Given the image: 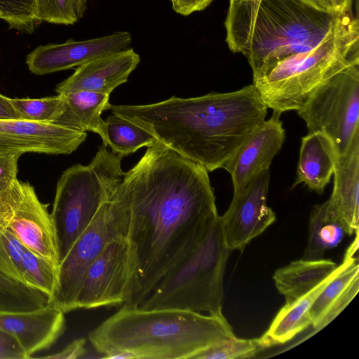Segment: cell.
I'll return each mask as SVG.
<instances>
[{
  "label": "cell",
  "instance_id": "35",
  "mask_svg": "<svg viewBox=\"0 0 359 359\" xmlns=\"http://www.w3.org/2000/svg\"><path fill=\"white\" fill-rule=\"evenodd\" d=\"M214 0H170L172 9L178 14L187 16L205 9Z\"/></svg>",
  "mask_w": 359,
  "mask_h": 359
},
{
  "label": "cell",
  "instance_id": "32",
  "mask_svg": "<svg viewBox=\"0 0 359 359\" xmlns=\"http://www.w3.org/2000/svg\"><path fill=\"white\" fill-rule=\"evenodd\" d=\"M28 356L18 340L0 329V359H26Z\"/></svg>",
  "mask_w": 359,
  "mask_h": 359
},
{
  "label": "cell",
  "instance_id": "7",
  "mask_svg": "<svg viewBox=\"0 0 359 359\" xmlns=\"http://www.w3.org/2000/svg\"><path fill=\"white\" fill-rule=\"evenodd\" d=\"M124 175L121 158L103 144L90 163L75 164L63 172L50 214L60 262L112 196Z\"/></svg>",
  "mask_w": 359,
  "mask_h": 359
},
{
  "label": "cell",
  "instance_id": "11",
  "mask_svg": "<svg viewBox=\"0 0 359 359\" xmlns=\"http://www.w3.org/2000/svg\"><path fill=\"white\" fill-rule=\"evenodd\" d=\"M129 278L127 238L107 245L86 271L80 284L74 310L102 306H122L126 299Z\"/></svg>",
  "mask_w": 359,
  "mask_h": 359
},
{
  "label": "cell",
  "instance_id": "14",
  "mask_svg": "<svg viewBox=\"0 0 359 359\" xmlns=\"http://www.w3.org/2000/svg\"><path fill=\"white\" fill-rule=\"evenodd\" d=\"M132 42L130 32H115L104 36L62 43L39 46L27 57L26 63L31 72L47 74L79 67L97 57L128 48Z\"/></svg>",
  "mask_w": 359,
  "mask_h": 359
},
{
  "label": "cell",
  "instance_id": "40",
  "mask_svg": "<svg viewBox=\"0 0 359 359\" xmlns=\"http://www.w3.org/2000/svg\"><path fill=\"white\" fill-rule=\"evenodd\" d=\"M102 358L109 359H131L136 358V356L128 351H114L102 355Z\"/></svg>",
  "mask_w": 359,
  "mask_h": 359
},
{
  "label": "cell",
  "instance_id": "16",
  "mask_svg": "<svg viewBox=\"0 0 359 359\" xmlns=\"http://www.w3.org/2000/svg\"><path fill=\"white\" fill-rule=\"evenodd\" d=\"M140 61V55L133 48L97 57L79 66L57 86L55 91L59 95L77 90L110 95L116 87L128 81Z\"/></svg>",
  "mask_w": 359,
  "mask_h": 359
},
{
  "label": "cell",
  "instance_id": "26",
  "mask_svg": "<svg viewBox=\"0 0 359 359\" xmlns=\"http://www.w3.org/2000/svg\"><path fill=\"white\" fill-rule=\"evenodd\" d=\"M59 267L25 248L22 274L25 284L53 297L57 284Z\"/></svg>",
  "mask_w": 359,
  "mask_h": 359
},
{
  "label": "cell",
  "instance_id": "6",
  "mask_svg": "<svg viewBox=\"0 0 359 359\" xmlns=\"http://www.w3.org/2000/svg\"><path fill=\"white\" fill-rule=\"evenodd\" d=\"M231 252L225 243L217 215L197 243L165 273L138 307L223 314V280Z\"/></svg>",
  "mask_w": 359,
  "mask_h": 359
},
{
  "label": "cell",
  "instance_id": "27",
  "mask_svg": "<svg viewBox=\"0 0 359 359\" xmlns=\"http://www.w3.org/2000/svg\"><path fill=\"white\" fill-rule=\"evenodd\" d=\"M87 3L88 0H35V18L37 21L73 25L83 16Z\"/></svg>",
  "mask_w": 359,
  "mask_h": 359
},
{
  "label": "cell",
  "instance_id": "23",
  "mask_svg": "<svg viewBox=\"0 0 359 359\" xmlns=\"http://www.w3.org/2000/svg\"><path fill=\"white\" fill-rule=\"evenodd\" d=\"M338 270L339 266L330 276L309 292L292 302L285 304L267 331L260 337L266 348L289 341L311 325V308L318 295Z\"/></svg>",
  "mask_w": 359,
  "mask_h": 359
},
{
  "label": "cell",
  "instance_id": "17",
  "mask_svg": "<svg viewBox=\"0 0 359 359\" xmlns=\"http://www.w3.org/2000/svg\"><path fill=\"white\" fill-rule=\"evenodd\" d=\"M0 329L13 334L28 358L52 346L65 329V312L52 301L29 312H0Z\"/></svg>",
  "mask_w": 359,
  "mask_h": 359
},
{
  "label": "cell",
  "instance_id": "30",
  "mask_svg": "<svg viewBox=\"0 0 359 359\" xmlns=\"http://www.w3.org/2000/svg\"><path fill=\"white\" fill-rule=\"evenodd\" d=\"M0 18L12 29L32 33L37 22L35 0H0Z\"/></svg>",
  "mask_w": 359,
  "mask_h": 359
},
{
  "label": "cell",
  "instance_id": "9",
  "mask_svg": "<svg viewBox=\"0 0 359 359\" xmlns=\"http://www.w3.org/2000/svg\"><path fill=\"white\" fill-rule=\"evenodd\" d=\"M297 112L309 133L326 135L344 155L359 137V64L320 86Z\"/></svg>",
  "mask_w": 359,
  "mask_h": 359
},
{
  "label": "cell",
  "instance_id": "20",
  "mask_svg": "<svg viewBox=\"0 0 359 359\" xmlns=\"http://www.w3.org/2000/svg\"><path fill=\"white\" fill-rule=\"evenodd\" d=\"M64 109L53 123L81 132L97 134L103 145L108 146L107 123L102 113L110 108V95L88 90H77L62 94Z\"/></svg>",
  "mask_w": 359,
  "mask_h": 359
},
{
  "label": "cell",
  "instance_id": "5",
  "mask_svg": "<svg viewBox=\"0 0 359 359\" xmlns=\"http://www.w3.org/2000/svg\"><path fill=\"white\" fill-rule=\"evenodd\" d=\"M359 64V22L353 11L339 14L325 38L311 50L279 62L253 85L273 111H298L323 83Z\"/></svg>",
  "mask_w": 359,
  "mask_h": 359
},
{
  "label": "cell",
  "instance_id": "39",
  "mask_svg": "<svg viewBox=\"0 0 359 359\" xmlns=\"http://www.w3.org/2000/svg\"><path fill=\"white\" fill-rule=\"evenodd\" d=\"M334 12L338 14H343L353 11L352 0H332Z\"/></svg>",
  "mask_w": 359,
  "mask_h": 359
},
{
  "label": "cell",
  "instance_id": "10",
  "mask_svg": "<svg viewBox=\"0 0 359 359\" xmlns=\"http://www.w3.org/2000/svg\"><path fill=\"white\" fill-rule=\"evenodd\" d=\"M0 225L7 227L29 250L60 266L57 240L48 205L34 188L17 179L0 205Z\"/></svg>",
  "mask_w": 359,
  "mask_h": 359
},
{
  "label": "cell",
  "instance_id": "1",
  "mask_svg": "<svg viewBox=\"0 0 359 359\" xmlns=\"http://www.w3.org/2000/svg\"><path fill=\"white\" fill-rule=\"evenodd\" d=\"M128 202L126 302L138 306L218 215L208 171L156 140L119 184Z\"/></svg>",
  "mask_w": 359,
  "mask_h": 359
},
{
  "label": "cell",
  "instance_id": "3",
  "mask_svg": "<svg viewBox=\"0 0 359 359\" xmlns=\"http://www.w3.org/2000/svg\"><path fill=\"white\" fill-rule=\"evenodd\" d=\"M234 336L223 314L122 306L91 331L88 339L103 355L128 351L138 359H193L201 351Z\"/></svg>",
  "mask_w": 359,
  "mask_h": 359
},
{
  "label": "cell",
  "instance_id": "29",
  "mask_svg": "<svg viewBox=\"0 0 359 359\" xmlns=\"http://www.w3.org/2000/svg\"><path fill=\"white\" fill-rule=\"evenodd\" d=\"M265 348L260 338L244 339L234 336L201 351L193 359L250 358Z\"/></svg>",
  "mask_w": 359,
  "mask_h": 359
},
{
  "label": "cell",
  "instance_id": "24",
  "mask_svg": "<svg viewBox=\"0 0 359 359\" xmlns=\"http://www.w3.org/2000/svg\"><path fill=\"white\" fill-rule=\"evenodd\" d=\"M346 234L343 224L329 199L313 206L309 217L308 242L302 259H322L337 247Z\"/></svg>",
  "mask_w": 359,
  "mask_h": 359
},
{
  "label": "cell",
  "instance_id": "38",
  "mask_svg": "<svg viewBox=\"0 0 359 359\" xmlns=\"http://www.w3.org/2000/svg\"><path fill=\"white\" fill-rule=\"evenodd\" d=\"M305 4L326 13H336L333 8L332 0H299Z\"/></svg>",
  "mask_w": 359,
  "mask_h": 359
},
{
  "label": "cell",
  "instance_id": "31",
  "mask_svg": "<svg viewBox=\"0 0 359 359\" xmlns=\"http://www.w3.org/2000/svg\"><path fill=\"white\" fill-rule=\"evenodd\" d=\"M21 155L0 152V205L18 179V163Z\"/></svg>",
  "mask_w": 359,
  "mask_h": 359
},
{
  "label": "cell",
  "instance_id": "28",
  "mask_svg": "<svg viewBox=\"0 0 359 359\" xmlns=\"http://www.w3.org/2000/svg\"><path fill=\"white\" fill-rule=\"evenodd\" d=\"M10 101L21 118L42 123H52L64 109L62 95L38 99L11 98Z\"/></svg>",
  "mask_w": 359,
  "mask_h": 359
},
{
  "label": "cell",
  "instance_id": "22",
  "mask_svg": "<svg viewBox=\"0 0 359 359\" xmlns=\"http://www.w3.org/2000/svg\"><path fill=\"white\" fill-rule=\"evenodd\" d=\"M338 265L330 259H302L277 269L273 279L285 303L292 302L309 292L330 276Z\"/></svg>",
  "mask_w": 359,
  "mask_h": 359
},
{
  "label": "cell",
  "instance_id": "2",
  "mask_svg": "<svg viewBox=\"0 0 359 359\" xmlns=\"http://www.w3.org/2000/svg\"><path fill=\"white\" fill-rule=\"evenodd\" d=\"M267 109L253 84L233 92L109 108L208 172L223 168L265 120Z\"/></svg>",
  "mask_w": 359,
  "mask_h": 359
},
{
  "label": "cell",
  "instance_id": "12",
  "mask_svg": "<svg viewBox=\"0 0 359 359\" xmlns=\"http://www.w3.org/2000/svg\"><path fill=\"white\" fill-rule=\"evenodd\" d=\"M269 180V170L258 174L233 192L228 209L220 216L225 243L231 251H243L276 221L275 212L267 205Z\"/></svg>",
  "mask_w": 359,
  "mask_h": 359
},
{
  "label": "cell",
  "instance_id": "36",
  "mask_svg": "<svg viewBox=\"0 0 359 359\" xmlns=\"http://www.w3.org/2000/svg\"><path fill=\"white\" fill-rule=\"evenodd\" d=\"M86 341L83 338L77 339L69 344L61 351L52 355L42 356L46 358L72 359L81 358L86 352Z\"/></svg>",
  "mask_w": 359,
  "mask_h": 359
},
{
  "label": "cell",
  "instance_id": "4",
  "mask_svg": "<svg viewBox=\"0 0 359 359\" xmlns=\"http://www.w3.org/2000/svg\"><path fill=\"white\" fill-rule=\"evenodd\" d=\"M339 15L318 11L299 0L229 2L224 21L226 42L232 53L245 56L254 79L285 58L314 48Z\"/></svg>",
  "mask_w": 359,
  "mask_h": 359
},
{
  "label": "cell",
  "instance_id": "34",
  "mask_svg": "<svg viewBox=\"0 0 359 359\" xmlns=\"http://www.w3.org/2000/svg\"><path fill=\"white\" fill-rule=\"evenodd\" d=\"M359 289V278L351 284L348 290L329 309L322 319L318 330L323 329L333 320L351 302L357 294Z\"/></svg>",
  "mask_w": 359,
  "mask_h": 359
},
{
  "label": "cell",
  "instance_id": "18",
  "mask_svg": "<svg viewBox=\"0 0 359 359\" xmlns=\"http://www.w3.org/2000/svg\"><path fill=\"white\" fill-rule=\"evenodd\" d=\"M333 175L329 201L346 234L351 236L359 226V137L344 155L337 156Z\"/></svg>",
  "mask_w": 359,
  "mask_h": 359
},
{
  "label": "cell",
  "instance_id": "41",
  "mask_svg": "<svg viewBox=\"0 0 359 359\" xmlns=\"http://www.w3.org/2000/svg\"><path fill=\"white\" fill-rule=\"evenodd\" d=\"M261 1L262 0H229V2H243V3H250V4H257Z\"/></svg>",
  "mask_w": 359,
  "mask_h": 359
},
{
  "label": "cell",
  "instance_id": "21",
  "mask_svg": "<svg viewBox=\"0 0 359 359\" xmlns=\"http://www.w3.org/2000/svg\"><path fill=\"white\" fill-rule=\"evenodd\" d=\"M50 297L26 285L11 261L0 231V312H29L46 306Z\"/></svg>",
  "mask_w": 359,
  "mask_h": 359
},
{
  "label": "cell",
  "instance_id": "15",
  "mask_svg": "<svg viewBox=\"0 0 359 359\" xmlns=\"http://www.w3.org/2000/svg\"><path fill=\"white\" fill-rule=\"evenodd\" d=\"M280 117V114L273 111L271 116L252 130L224 165L222 168L231 175L233 192L243 189L260 172L269 170L285 139Z\"/></svg>",
  "mask_w": 359,
  "mask_h": 359
},
{
  "label": "cell",
  "instance_id": "33",
  "mask_svg": "<svg viewBox=\"0 0 359 359\" xmlns=\"http://www.w3.org/2000/svg\"><path fill=\"white\" fill-rule=\"evenodd\" d=\"M0 231L8 255L23 278L22 260L25 247L7 227L0 225Z\"/></svg>",
  "mask_w": 359,
  "mask_h": 359
},
{
  "label": "cell",
  "instance_id": "25",
  "mask_svg": "<svg viewBox=\"0 0 359 359\" xmlns=\"http://www.w3.org/2000/svg\"><path fill=\"white\" fill-rule=\"evenodd\" d=\"M108 146L114 154L122 158L143 147L151 145L156 140L148 132L111 113L105 120Z\"/></svg>",
  "mask_w": 359,
  "mask_h": 359
},
{
  "label": "cell",
  "instance_id": "37",
  "mask_svg": "<svg viewBox=\"0 0 359 359\" xmlns=\"http://www.w3.org/2000/svg\"><path fill=\"white\" fill-rule=\"evenodd\" d=\"M21 118L12 105L10 97L0 94V119Z\"/></svg>",
  "mask_w": 359,
  "mask_h": 359
},
{
  "label": "cell",
  "instance_id": "13",
  "mask_svg": "<svg viewBox=\"0 0 359 359\" xmlns=\"http://www.w3.org/2000/svg\"><path fill=\"white\" fill-rule=\"evenodd\" d=\"M86 137V132L52 123L0 119V152L70 154Z\"/></svg>",
  "mask_w": 359,
  "mask_h": 359
},
{
  "label": "cell",
  "instance_id": "8",
  "mask_svg": "<svg viewBox=\"0 0 359 359\" xmlns=\"http://www.w3.org/2000/svg\"><path fill=\"white\" fill-rule=\"evenodd\" d=\"M128 229V202L118 185L60 262L51 301L63 312L74 310L76 297L88 267L108 243L127 238Z\"/></svg>",
  "mask_w": 359,
  "mask_h": 359
},
{
  "label": "cell",
  "instance_id": "19",
  "mask_svg": "<svg viewBox=\"0 0 359 359\" xmlns=\"http://www.w3.org/2000/svg\"><path fill=\"white\" fill-rule=\"evenodd\" d=\"M337 154L332 140L320 132L302 138L297 178L294 186L304 183L322 194L333 175Z\"/></svg>",
  "mask_w": 359,
  "mask_h": 359
}]
</instances>
